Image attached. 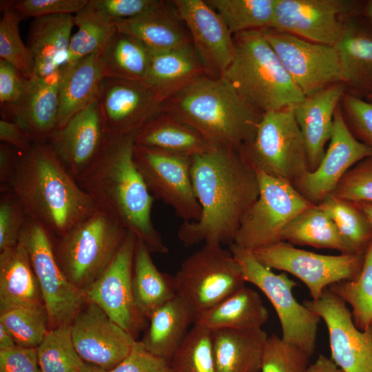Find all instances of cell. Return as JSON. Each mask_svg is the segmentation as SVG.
Returning <instances> with one entry per match:
<instances>
[{"label":"cell","mask_w":372,"mask_h":372,"mask_svg":"<svg viewBox=\"0 0 372 372\" xmlns=\"http://www.w3.org/2000/svg\"><path fill=\"white\" fill-rule=\"evenodd\" d=\"M191 176L201 215L198 220L183 221L179 240L185 247L231 245L259 195L255 169L240 151L211 149L192 158Z\"/></svg>","instance_id":"obj_1"},{"label":"cell","mask_w":372,"mask_h":372,"mask_svg":"<svg viewBox=\"0 0 372 372\" xmlns=\"http://www.w3.org/2000/svg\"><path fill=\"white\" fill-rule=\"evenodd\" d=\"M134 138L108 137L97 161L76 182L97 210L132 232L152 253L167 254L152 220L154 198L134 162Z\"/></svg>","instance_id":"obj_2"},{"label":"cell","mask_w":372,"mask_h":372,"mask_svg":"<svg viewBox=\"0 0 372 372\" xmlns=\"http://www.w3.org/2000/svg\"><path fill=\"white\" fill-rule=\"evenodd\" d=\"M10 187L28 217L52 240L63 236L97 210L48 143H34L28 151L21 152Z\"/></svg>","instance_id":"obj_3"},{"label":"cell","mask_w":372,"mask_h":372,"mask_svg":"<svg viewBox=\"0 0 372 372\" xmlns=\"http://www.w3.org/2000/svg\"><path fill=\"white\" fill-rule=\"evenodd\" d=\"M163 111L195 129L211 148L238 151L254 138L262 116L224 78L205 75L166 99Z\"/></svg>","instance_id":"obj_4"},{"label":"cell","mask_w":372,"mask_h":372,"mask_svg":"<svg viewBox=\"0 0 372 372\" xmlns=\"http://www.w3.org/2000/svg\"><path fill=\"white\" fill-rule=\"evenodd\" d=\"M233 39L234 57L223 78L251 107L263 114L304 99L262 30L240 32Z\"/></svg>","instance_id":"obj_5"},{"label":"cell","mask_w":372,"mask_h":372,"mask_svg":"<svg viewBox=\"0 0 372 372\" xmlns=\"http://www.w3.org/2000/svg\"><path fill=\"white\" fill-rule=\"evenodd\" d=\"M127 231L107 214L96 210L52 242L61 269L85 293L110 265Z\"/></svg>","instance_id":"obj_6"},{"label":"cell","mask_w":372,"mask_h":372,"mask_svg":"<svg viewBox=\"0 0 372 372\" xmlns=\"http://www.w3.org/2000/svg\"><path fill=\"white\" fill-rule=\"evenodd\" d=\"M239 151L255 169L291 184L309 170L293 106L263 114L254 138Z\"/></svg>","instance_id":"obj_7"},{"label":"cell","mask_w":372,"mask_h":372,"mask_svg":"<svg viewBox=\"0 0 372 372\" xmlns=\"http://www.w3.org/2000/svg\"><path fill=\"white\" fill-rule=\"evenodd\" d=\"M176 295L196 316L245 286L241 269L231 251L218 243H205L185 259L173 276Z\"/></svg>","instance_id":"obj_8"},{"label":"cell","mask_w":372,"mask_h":372,"mask_svg":"<svg viewBox=\"0 0 372 372\" xmlns=\"http://www.w3.org/2000/svg\"><path fill=\"white\" fill-rule=\"evenodd\" d=\"M246 282L256 286L267 296L279 318L282 338L302 350L309 357L316 349L318 325L321 318L299 303L293 294L297 283L287 274H276L259 262L252 251L229 245Z\"/></svg>","instance_id":"obj_9"},{"label":"cell","mask_w":372,"mask_h":372,"mask_svg":"<svg viewBox=\"0 0 372 372\" xmlns=\"http://www.w3.org/2000/svg\"><path fill=\"white\" fill-rule=\"evenodd\" d=\"M19 242L25 250L39 282L50 327L71 324L86 298L61 269L51 238L39 223L28 218Z\"/></svg>","instance_id":"obj_10"},{"label":"cell","mask_w":372,"mask_h":372,"mask_svg":"<svg viewBox=\"0 0 372 372\" xmlns=\"http://www.w3.org/2000/svg\"><path fill=\"white\" fill-rule=\"evenodd\" d=\"M255 170L259 195L243 217L232 243L251 251L282 241L286 225L301 211L316 205L291 183Z\"/></svg>","instance_id":"obj_11"},{"label":"cell","mask_w":372,"mask_h":372,"mask_svg":"<svg viewBox=\"0 0 372 372\" xmlns=\"http://www.w3.org/2000/svg\"><path fill=\"white\" fill-rule=\"evenodd\" d=\"M251 251L266 267L289 273L300 279L308 288L312 300L319 299L331 285L355 278L362 267L364 258V255L316 254L285 241Z\"/></svg>","instance_id":"obj_12"},{"label":"cell","mask_w":372,"mask_h":372,"mask_svg":"<svg viewBox=\"0 0 372 372\" xmlns=\"http://www.w3.org/2000/svg\"><path fill=\"white\" fill-rule=\"evenodd\" d=\"M133 159L154 198L169 205L184 221L200 218L191 176L192 158L134 143Z\"/></svg>","instance_id":"obj_13"},{"label":"cell","mask_w":372,"mask_h":372,"mask_svg":"<svg viewBox=\"0 0 372 372\" xmlns=\"http://www.w3.org/2000/svg\"><path fill=\"white\" fill-rule=\"evenodd\" d=\"M262 31L305 97L342 82L338 55L334 46L269 28Z\"/></svg>","instance_id":"obj_14"},{"label":"cell","mask_w":372,"mask_h":372,"mask_svg":"<svg viewBox=\"0 0 372 372\" xmlns=\"http://www.w3.org/2000/svg\"><path fill=\"white\" fill-rule=\"evenodd\" d=\"M364 1L276 0L273 30L335 46L344 19L360 14Z\"/></svg>","instance_id":"obj_15"},{"label":"cell","mask_w":372,"mask_h":372,"mask_svg":"<svg viewBox=\"0 0 372 372\" xmlns=\"http://www.w3.org/2000/svg\"><path fill=\"white\" fill-rule=\"evenodd\" d=\"M165 101L143 81L104 78L97 100L108 137L135 136L163 111Z\"/></svg>","instance_id":"obj_16"},{"label":"cell","mask_w":372,"mask_h":372,"mask_svg":"<svg viewBox=\"0 0 372 372\" xmlns=\"http://www.w3.org/2000/svg\"><path fill=\"white\" fill-rule=\"evenodd\" d=\"M303 304L324 321L331 359L340 369L344 372H372V325L360 330L347 303L328 288L319 299Z\"/></svg>","instance_id":"obj_17"},{"label":"cell","mask_w":372,"mask_h":372,"mask_svg":"<svg viewBox=\"0 0 372 372\" xmlns=\"http://www.w3.org/2000/svg\"><path fill=\"white\" fill-rule=\"evenodd\" d=\"M371 156L372 150L349 130L339 105L334 115L332 136L319 165L292 185L305 199L317 205L333 192L353 166Z\"/></svg>","instance_id":"obj_18"},{"label":"cell","mask_w":372,"mask_h":372,"mask_svg":"<svg viewBox=\"0 0 372 372\" xmlns=\"http://www.w3.org/2000/svg\"><path fill=\"white\" fill-rule=\"evenodd\" d=\"M75 349L83 362L107 371L130 353L136 340L97 304L89 302L71 324Z\"/></svg>","instance_id":"obj_19"},{"label":"cell","mask_w":372,"mask_h":372,"mask_svg":"<svg viewBox=\"0 0 372 372\" xmlns=\"http://www.w3.org/2000/svg\"><path fill=\"white\" fill-rule=\"evenodd\" d=\"M205 76L223 77L235 54L233 35L221 17L205 0H174Z\"/></svg>","instance_id":"obj_20"},{"label":"cell","mask_w":372,"mask_h":372,"mask_svg":"<svg viewBox=\"0 0 372 372\" xmlns=\"http://www.w3.org/2000/svg\"><path fill=\"white\" fill-rule=\"evenodd\" d=\"M107 139L96 101L58 128L48 143L63 168L77 181L97 161Z\"/></svg>","instance_id":"obj_21"},{"label":"cell","mask_w":372,"mask_h":372,"mask_svg":"<svg viewBox=\"0 0 372 372\" xmlns=\"http://www.w3.org/2000/svg\"><path fill=\"white\" fill-rule=\"evenodd\" d=\"M136 241L137 237L128 231L110 265L85 291L89 302L97 304L113 321L132 334L138 322L132 296Z\"/></svg>","instance_id":"obj_22"},{"label":"cell","mask_w":372,"mask_h":372,"mask_svg":"<svg viewBox=\"0 0 372 372\" xmlns=\"http://www.w3.org/2000/svg\"><path fill=\"white\" fill-rule=\"evenodd\" d=\"M60 72L48 78L28 79L19 101L2 108L3 119L23 127L35 143H48L58 129Z\"/></svg>","instance_id":"obj_23"},{"label":"cell","mask_w":372,"mask_h":372,"mask_svg":"<svg viewBox=\"0 0 372 372\" xmlns=\"http://www.w3.org/2000/svg\"><path fill=\"white\" fill-rule=\"evenodd\" d=\"M334 47L346 92L364 99L372 96V25L359 14L347 16Z\"/></svg>","instance_id":"obj_24"},{"label":"cell","mask_w":372,"mask_h":372,"mask_svg":"<svg viewBox=\"0 0 372 372\" xmlns=\"http://www.w3.org/2000/svg\"><path fill=\"white\" fill-rule=\"evenodd\" d=\"M346 91L342 82L337 83L293 106L307 147L309 171L315 170L324 155L333 133L335 112Z\"/></svg>","instance_id":"obj_25"},{"label":"cell","mask_w":372,"mask_h":372,"mask_svg":"<svg viewBox=\"0 0 372 372\" xmlns=\"http://www.w3.org/2000/svg\"><path fill=\"white\" fill-rule=\"evenodd\" d=\"M116 29L141 41L151 52L192 43L174 1H162L141 14L114 22Z\"/></svg>","instance_id":"obj_26"},{"label":"cell","mask_w":372,"mask_h":372,"mask_svg":"<svg viewBox=\"0 0 372 372\" xmlns=\"http://www.w3.org/2000/svg\"><path fill=\"white\" fill-rule=\"evenodd\" d=\"M74 14H54L34 18L27 46L35 63V73L48 78L60 72L68 56Z\"/></svg>","instance_id":"obj_27"},{"label":"cell","mask_w":372,"mask_h":372,"mask_svg":"<svg viewBox=\"0 0 372 372\" xmlns=\"http://www.w3.org/2000/svg\"><path fill=\"white\" fill-rule=\"evenodd\" d=\"M101 52H96L74 65L60 70L58 128L97 101L104 79Z\"/></svg>","instance_id":"obj_28"},{"label":"cell","mask_w":372,"mask_h":372,"mask_svg":"<svg viewBox=\"0 0 372 372\" xmlns=\"http://www.w3.org/2000/svg\"><path fill=\"white\" fill-rule=\"evenodd\" d=\"M34 307L45 306L28 254L19 242L0 251V313Z\"/></svg>","instance_id":"obj_29"},{"label":"cell","mask_w":372,"mask_h":372,"mask_svg":"<svg viewBox=\"0 0 372 372\" xmlns=\"http://www.w3.org/2000/svg\"><path fill=\"white\" fill-rule=\"evenodd\" d=\"M267 336L262 328L211 331L216 372H260Z\"/></svg>","instance_id":"obj_30"},{"label":"cell","mask_w":372,"mask_h":372,"mask_svg":"<svg viewBox=\"0 0 372 372\" xmlns=\"http://www.w3.org/2000/svg\"><path fill=\"white\" fill-rule=\"evenodd\" d=\"M202 75L204 70L192 43L151 52L145 83L165 101Z\"/></svg>","instance_id":"obj_31"},{"label":"cell","mask_w":372,"mask_h":372,"mask_svg":"<svg viewBox=\"0 0 372 372\" xmlns=\"http://www.w3.org/2000/svg\"><path fill=\"white\" fill-rule=\"evenodd\" d=\"M196 317L195 311L176 296L152 312L141 342L147 351L170 362Z\"/></svg>","instance_id":"obj_32"},{"label":"cell","mask_w":372,"mask_h":372,"mask_svg":"<svg viewBox=\"0 0 372 372\" xmlns=\"http://www.w3.org/2000/svg\"><path fill=\"white\" fill-rule=\"evenodd\" d=\"M134 143L193 158L213 149L192 127L162 111L134 136Z\"/></svg>","instance_id":"obj_33"},{"label":"cell","mask_w":372,"mask_h":372,"mask_svg":"<svg viewBox=\"0 0 372 372\" xmlns=\"http://www.w3.org/2000/svg\"><path fill=\"white\" fill-rule=\"evenodd\" d=\"M269 316L259 293L245 286L215 306L198 313L194 324L210 331L221 329H259Z\"/></svg>","instance_id":"obj_34"},{"label":"cell","mask_w":372,"mask_h":372,"mask_svg":"<svg viewBox=\"0 0 372 372\" xmlns=\"http://www.w3.org/2000/svg\"><path fill=\"white\" fill-rule=\"evenodd\" d=\"M151 251L137 238L132 271V296L138 322L149 318L154 311L174 298L173 276L161 272L151 256Z\"/></svg>","instance_id":"obj_35"},{"label":"cell","mask_w":372,"mask_h":372,"mask_svg":"<svg viewBox=\"0 0 372 372\" xmlns=\"http://www.w3.org/2000/svg\"><path fill=\"white\" fill-rule=\"evenodd\" d=\"M150 55L141 41L116 29L101 52L103 77L145 82Z\"/></svg>","instance_id":"obj_36"},{"label":"cell","mask_w":372,"mask_h":372,"mask_svg":"<svg viewBox=\"0 0 372 372\" xmlns=\"http://www.w3.org/2000/svg\"><path fill=\"white\" fill-rule=\"evenodd\" d=\"M281 240L351 254L333 222L317 205L304 209L293 218L284 228Z\"/></svg>","instance_id":"obj_37"},{"label":"cell","mask_w":372,"mask_h":372,"mask_svg":"<svg viewBox=\"0 0 372 372\" xmlns=\"http://www.w3.org/2000/svg\"><path fill=\"white\" fill-rule=\"evenodd\" d=\"M317 206L333 222L350 253L364 256L372 242V224L359 203L330 194Z\"/></svg>","instance_id":"obj_38"},{"label":"cell","mask_w":372,"mask_h":372,"mask_svg":"<svg viewBox=\"0 0 372 372\" xmlns=\"http://www.w3.org/2000/svg\"><path fill=\"white\" fill-rule=\"evenodd\" d=\"M74 17L78 30L71 37L66 61L61 68L71 67L84 57L102 51L116 30L114 23L88 2Z\"/></svg>","instance_id":"obj_39"},{"label":"cell","mask_w":372,"mask_h":372,"mask_svg":"<svg viewBox=\"0 0 372 372\" xmlns=\"http://www.w3.org/2000/svg\"><path fill=\"white\" fill-rule=\"evenodd\" d=\"M223 19L232 35L271 28L276 0H205Z\"/></svg>","instance_id":"obj_40"},{"label":"cell","mask_w":372,"mask_h":372,"mask_svg":"<svg viewBox=\"0 0 372 372\" xmlns=\"http://www.w3.org/2000/svg\"><path fill=\"white\" fill-rule=\"evenodd\" d=\"M352 308V318L361 331L372 324V242L364 254L362 267L352 280H342L328 288Z\"/></svg>","instance_id":"obj_41"},{"label":"cell","mask_w":372,"mask_h":372,"mask_svg":"<svg viewBox=\"0 0 372 372\" xmlns=\"http://www.w3.org/2000/svg\"><path fill=\"white\" fill-rule=\"evenodd\" d=\"M37 352L41 372H79L84 362L75 349L71 324L50 329Z\"/></svg>","instance_id":"obj_42"},{"label":"cell","mask_w":372,"mask_h":372,"mask_svg":"<svg viewBox=\"0 0 372 372\" xmlns=\"http://www.w3.org/2000/svg\"><path fill=\"white\" fill-rule=\"evenodd\" d=\"M170 364L173 372H216L211 331L194 324Z\"/></svg>","instance_id":"obj_43"},{"label":"cell","mask_w":372,"mask_h":372,"mask_svg":"<svg viewBox=\"0 0 372 372\" xmlns=\"http://www.w3.org/2000/svg\"><path fill=\"white\" fill-rule=\"evenodd\" d=\"M0 323L12 334L17 345L37 349L48 329L45 307H21L0 313Z\"/></svg>","instance_id":"obj_44"},{"label":"cell","mask_w":372,"mask_h":372,"mask_svg":"<svg viewBox=\"0 0 372 372\" xmlns=\"http://www.w3.org/2000/svg\"><path fill=\"white\" fill-rule=\"evenodd\" d=\"M0 59L17 68L26 79L35 73V63L28 47L21 39L19 23L21 18L13 10L1 6Z\"/></svg>","instance_id":"obj_45"},{"label":"cell","mask_w":372,"mask_h":372,"mask_svg":"<svg viewBox=\"0 0 372 372\" xmlns=\"http://www.w3.org/2000/svg\"><path fill=\"white\" fill-rule=\"evenodd\" d=\"M309 357L299 347L276 334L267 336L264 345L261 372H307Z\"/></svg>","instance_id":"obj_46"},{"label":"cell","mask_w":372,"mask_h":372,"mask_svg":"<svg viewBox=\"0 0 372 372\" xmlns=\"http://www.w3.org/2000/svg\"><path fill=\"white\" fill-rule=\"evenodd\" d=\"M331 195L355 203H372V156L353 166Z\"/></svg>","instance_id":"obj_47"},{"label":"cell","mask_w":372,"mask_h":372,"mask_svg":"<svg viewBox=\"0 0 372 372\" xmlns=\"http://www.w3.org/2000/svg\"><path fill=\"white\" fill-rule=\"evenodd\" d=\"M0 193V251H1L18 245L21 232L28 217L12 190Z\"/></svg>","instance_id":"obj_48"},{"label":"cell","mask_w":372,"mask_h":372,"mask_svg":"<svg viewBox=\"0 0 372 372\" xmlns=\"http://www.w3.org/2000/svg\"><path fill=\"white\" fill-rule=\"evenodd\" d=\"M340 106L353 135L372 150V101L345 92Z\"/></svg>","instance_id":"obj_49"},{"label":"cell","mask_w":372,"mask_h":372,"mask_svg":"<svg viewBox=\"0 0 372 372\" xmlns=\"http://www.w3.org/2000/svg\"><path fill=\"white\" fill-rule=\"evenodd\" d=\"M88 0H18L1 1V6L15 12L22 20L54 14H75Z\"/></svg>","instance_id":"obj_50"},{"label":"cell","mask_w":372,"mask_h":372,"mask_svg":"<svg viewBox=\"0 0 372 372\" xmlns=\"http://www.w3.org/2000/svg\"><path fill=\"white\" fill-rule=\"evenodd\" d=\"M108 372H173L170 362L157 356L136 341L128 355Z\"/></svg>","instance_id":"obj_51"},{"label":"cell","mask_w":372,"mask_h":372,"mask_svg":"<svg viewBox=\"0 0 372 372\" xmlns=\"http://www.w3.org/2000/svg\"><path fill=\"white\" fill-rule=\"evenodd\" d=\"M159 0H88V4L112 22L137 17Z\"/></svg>","instance_id":"obj_52"},{"label":"cell","mask_w":372,"mask_h":372,"mask_svg":"<svg viewBox=\"0 0 372 372\" xmlns=\"http://www.w3.org/2000/svg\"><path fill=\"white\" fill-rule=\"evenodd\" d=\"M26 79L17 68L0 59V103L5 108L17 103L27 85Z\"/></svg>","instance_id":"obj_53"},{"label":"cell","mask_w":372,"mask_h":372,"mask_svg":"<svg viewBox=\"0 0 372 372\" xmlns=\"http://www.w3.org/2000/svg\"><path fill=\"white\" fill-rule=\"evenodd\" d=\"M0 372H41L37 349L17 345L0 351Z\"/></svg>","instance_id":"obj_54"},{"label":"cell","mask_w":372,"mask_h":372,"mask_svg":"<svg viewBox=\"0 0 372 372\" xmlns=\"http://www.w3.org/2000/svg\"><path fill=\"white\" fill-rule=\"evenodd\" d=\"M0 141L18 150L28 151L35 143L29 133L16 122L1 118Z\"/></svg>","instance_id":"obj_55"},{"label":"cell","mask_w":372,"mask_h":372,"mask_svg":"<svg viewBox=\"0 0 372 372\" xmlns=\"http://www.w3.org/2000/svg\"><path fill=\"white\" fill-rule=\"evenodd\" d=\"M21 151L5 143L0 144V192L12 190L11 181Z\"/></svg>","instance_id":"obj_56"},{"label":"cell","mask_w":372,"mask_h":372,"mask_svg":"<svg viewBox=\"0 0 372 372\" xmlns=\"http://www.w3.org/2000/svg\"><path fill=\"white\" fill-rule=\"evenodd\" d=\"M307 372H344L331 358L320 355L313 364H309Z\"/></svg>","instance_id":"obj_57"},{"label":"cell","mask_w":372,"mask_h":372,"mask_svg":"<svg viewBox=\"0 0 372 372\" xmlns=\"http://www.w3.org/2000/svg\"><path fill=\"white\" fill-rule=\"evenodd\" d=\"M17 345L12 334L0 323V351L9 350Z\"/></svg>","instance_id":"obj_58"},{"label":"cell","mask_w":372,"mask_h":372,"mask_svg":"<svg viewBox=\"0 0 372 372\" xmlns=\"http://www.w3.org/2000/svg\"><path fill=\"white\" fill-rule=\"evenodd\" d=\"M359 14L372 25V0L364 1Z\"/></svg>","instance_id":"obj_59"},{"label":"cell","mask_w":372,"mask_h":372,"mask_svg":"<svg viewBox=\"0 0 372 372\" xmlns=\"http://www.w3.org/2000/svg\"><path fill=\"white\" fill-rule=\"evenodd\" d=\"M79 372H108L96 365L84 362Z\"/></svg>","instance_id":"obj_60"},{"label":"cell","mask_w":372,"mask_h":372,"mask_svg":"<svg viewBox=\"0 0 372 372\" xmlns=\"http://www.w3.org/2000/svg\"><path fill=\"white\" fill-rule=\"evenodd\" d=\"M358 203H359L362 211L372 224V203L364 202Z\"/></svg>","instance_id":"obj_61"},{"label":"cell","mask_w":372,"mask_h":372,"mask_svg":"<svg viewBox=\"0 0 372 372\" xmlns=\"http://www.w3.org/2000/svg\"><path fill=\"white\" fill-rule=\"evenodd\" d=\"M366 99V100H371V101H372V96L368 97V98Z\"/></svg>","instance_id":"obj_62"},{"label":"cell","mask_w":372,"mask_h":372,"mask_svg":"<svg viewBox=\"0 0 372 372\" xmlns=\"http://www.w3.org/2000/svg\"><path fill=\"white\" fill-rule=\"evenodd\" d=\"M372 325V324H371Z\"/></svg>","instance_id":"obj_63"}]
</instances>
